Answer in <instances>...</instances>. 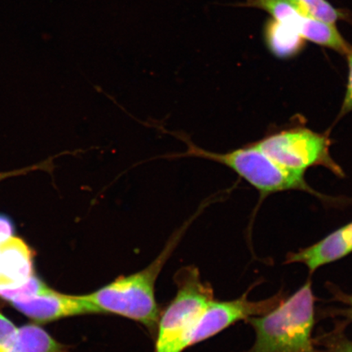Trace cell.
I'll list each match as a JSON object with an SVG mask.
<instances>
[{
	"label": "cell",
	"instance_id": "9",
	"mask_svg": "<svg viewBox=\"0 0 352 352\" xmlns=\"http://www.w3.org/2000/svg\"><path fill=\"white\" fill-rule=\"evenodd\" d=\"M33 275L32 254L28 245L14 236L0 242V287H15Z\"/></svg>",
	"mask_w": 352,
	"mask_h": 352
},
{
	"label": "cell",
	"instance_id": "14",
	"mask_svg": "<svg viewBox=\"0 0 352 352\" xmlns=\"http://www.w3.org/2000/svg\"><path fill=\"white\" fill-rule=\"evenodd\" d=\"M54 290L33 275L25 283L15 287H0V297L10 302L22 301L46 296Z\"/></svg>",
	"mask_w": 352,
	"mask_h": 352
},
{
	"label": "cell",
	"instance_id": "16",
	"mask_svg": "<svg viewBox=\"0 0 352 352\" xmlns=\"http://www.w3.org/2000/svg\"><path fill=\"white\" fill-rule=\"evenodd\" d=\"M349 64V78H347L346 94L340 110V117L352 112V51L346 55Z\"/></svg>",
	"mask_w": 352,
	"mask_h": 352
},
{
	"label": "cell",
	"instance_id": "19",
	"mask_svg": "<svg viewBox=\"0 0 352 352\" xmlns=\"http://www.w3.org/2000/svg\"><path fill=\"white\" fill-rule=\"evenodd\" d=\"M14 234V226L6 215L0 214V242L10 239Z\"/></svg>",
	"mask_w": 352,
	"mask_h": 352
},
{
	"label": "cell",
	"instance_id": "8",
	"mask_svg": "<svg viewBox=\"0 0 352 352\" xmlns=\"http://www.w3.org/2000/svg\"><path fill=\"white\" fill-rule=\"evenodd\" d=\"M352 253V222L330 233L309 248L289 253L285 263H299L308 267L310 274L319 267L336 262Z\"/></svg>",
	"mask_w": 352,
	"mask_h": 352
},
{
	"label": "cell",
	"instance_id": "5",
	"mask_svg": "<svg viewBox=\"0 0 352 352\" xmlns=\"http://www.w3.org/2000/svg\"><path fill=\"white\" fill-rule=\"evenodd\" d=\"M284 168L305 174L312 166H324L337 176H343L341 167L329 153L328 135L306 127H293L275 132L254 143Z\"/></svg>",
	"mask_w": 352,
	"mask_h": 352
},
{
	"label": "cell",
	"instance_id": "15",
	"mask_svg": "<svg viewBox=\"0 0 352 352\" xmlns=\"http://www.w3.org/2000/svg\"><path fill=\"white\" fill-rule=\"evenodd\" d=\"M345 327V324H338L333 331L314 340L315 343L324 346L327 349L325 352H352V340L346 337Z\"/></svg>",
	"mask_w": 352,
	"mask_h": 352
},
{
	"label": "cell",
	"instance_id": "13",
	"mask_svg": "<svg viewBox=\"0 0 352 352\" xmlns=\"http://www.w3.org/2000/svg\"><path fill=\"white\" fill-rule=\"evenodd\" d=\"M305 15L315 19L336 24L338 21H347L349 13L334 8L327 0H292Z\"/></svg>",
	"mask_w": 352,
	"mask_h": 352
},
{
	"label": "cell",
	"instance_id": "12",
	"mask_svg": "<svg viewBox=\"0 0 352 352\" xmlns=\"http://www.w3.org/2000/svg\"><path fill=\"white\" fill-rule=\"evenodd\" d=\"M0 352H66L65 347L37 325H25L16 336L0 346Z\"/></svg>",
	"mask_w": 352,
	"mask_h": 352
},
{
	"label": "cell",
	"instance_id": "11",
	"mask_svg": "<svg viewBox=\"0 0 352 352\" xmlns=\"http://www.w3.org/2000/svg\"><path fill=\"white\" fill-rule=\"evenodd\" d=\"M263 37L271 54L279 59H290L305 48V39L298 30L274 19L267 21Z\"/></svg>",
	"mask_w": 352,
	"mask_h": 352
},
{
	"label": "cell",
	"instance_id": "2",
	"mask_svg": "<svg viewBox=\"0 0 352 352\" xmlns=\"http://www.w3.org/2000/svg\"><path fill=\"white\" fill-rule=\"evenodd\" d=\"M188 224V221L171 237L151 265L136 274L118 277L102 288L85 294L98 314L121 316L149 329L155 328L161 316L155 298L157 278Z\"/></svg>",
	"mask_w": 352,
	"mask_h": 352
},
{
	"label": "cell",
	"instance_id": "7",
	"mask_svg": "<svg viewBox=\"0 0 352 352\" xmlns=\"http://www.w3.org/2000/svg\"><path fill=\"white\" fill-rule=\"evenodd\" d=\"M12 307L38 322H50L69 316L98 314V310L83 296H68L52 292L46 296L11 302Z\"/></svg>",
	"mask_w": 352,
	"mask_h": 352
},
{
	"label": "cell",
	"instance_id": "10",
	"mask_svg": "<svg viewBox=\"0 0 352 352\" xmlns=\"http://www.w3.org/2000/svg\"><path fill=\"white\" fill-rule=\"evenodd\" d=\"M242 6L266 11L272 19L297 29L307 41L314 38L320 23L319 20L305 15L292 0H245Z\"/></svg>",
	"mask_w": 352,
	"mask_h": 352
},
{
	"label": "cell",
	"instance_id": "20",
	"mask_svg": "<svg viewBox=\"0 0 352 352\" xmlns=\"http://www.w3.org/2000/svg\"><path fill=\"white\" fill-rule=\"evenodd\" d=\"M352 302V301H351Z\"/></svg>",
	"mask_w": 352,
	"mask_h": 352
},
{
	"label": "cell",
	"instance_id": "17",
	"mask_svg": "<svg viewBox=\"0 0 352 352\" xmlns=\"http://www.w3.org/2000/svg\"><path fill=\"white\" fill-rule=\"evenodd\" d=\"M19 328L6 316L0 314V346L11 341L16 336Z\"/></svg>",
	"mask_w": 352,
	"mask_h": 352
},
{
	"label": "cell",
	"instance_id": "1",
	"mask_svg": "<svg viewBox=\"0 0 352 352\" xmlns=\"http://www.w3.org/2000/svg\"><path fill=\"white\" fill-rule=\"evenodd\" d=\"M315 297L311 280L267 314L248 320L255 332L254 345L242 352H325L316 349L312 329Z\"/></svg>",
	"mask_w": 352,
	"mask_h": 352
},
{
	"label": "cell",
	"instance_id": "3",
	"mask_svg": "<svg viewBox=\"0 0 352 352\" xmlns=\"http://www.w3.org/2000/svg\"><path fill=\"white\" fill-rule=\"evenodd\" d=\"M186 143L188 149L184 153H169L157 157L173 160L183 157H200L226 166L256 188L261 197H266L284 191L299 190L316 196L320 199L325 197L308 186L305 174L284 168L266 155L256 145L252 144L244 148L227 153H214L197 146L184 132H168Z\"/></svg>",
	"mask_w": 352,
	"mask_h": 352
},
{
	"label": "cell",
	"instance_id": "18",
	"mask_svg": "<svg viewBox=\"0 0 352 352\" xmlns=\"http://www.w3.org/2000/svg\"><path fill=\"white\" fill-rule=\"evenodd\" d=\"M52 161L47 160L46 162H41V164L30 166L28 167H25V168H21L19 170H14L11 171H7V173H0V182H3V180L14 177V176H19L21 175H25L32 171L37 170H47L51 169Z\"/></svg>",
	"mask_w": 352,
	"mask_h": 352
},
{
	"label": "cell",
	"instance_id": "4",
	"mask_svg": "<svg viewBox=\"0 0 352 352\" xmlns=\"http://www.w3.org/2000/svg\"><path fill=\"white\" fill-rule=\"evenodd\" d=\"M177 293L158 320L155 352H183L198 320L214 299L212 287L204 283L197 267H188L175 275Z\"/></svg>",
	"mask_w": 352,
	"mask_h": 352
},
{
	"label": "cell",
	"instance_id": "6",
	"mask_svg": "<svg viewBox=\"0 0 352 352\" xmlns=\"http://www.w3.org/2000/svg\"><path fill=\"white\" fill-rule=\"evenodd\" d=\"M250 290L232 301H210L201 316L190 338V346L217 336L239 321L265 315L285 299L283 293L261 301L249 300Z\"/></svg>",
	"mask_w": 352,
	"mask_h": 352
}]
</instances>
